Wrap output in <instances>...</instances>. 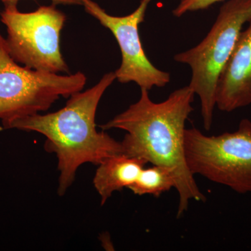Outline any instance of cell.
Returning <instances> with one entry per match:
<instances>
[{
    "label": "cell",
    "instance_id": "1",
    "mask_svg": "<svg viewBox=\"0 0 251 251\" xmlns=\"http://www.w3.org/2000/svg\"><path fill=\"white\" fill-rule=\"evenodd\" d=\"M139 100L108 123L103 130L126 131L121 142L124 154L153 166L164 167L174 176L179 196L177 218L187 211L189 202H206L186 162V122L193 111L195 94L189 86L174 91L163 101L155 103L149 91L140 89Z\"/></svg>",
    "mask_w": 251,
    "mask_h": 251
},
{
    "label": "cell",
    "instance_id": "2",
    "mask_svg": "<svg viewBox=\"0 0 251 251\" xmlns=\"http://www.w3.org/2000/svg\"><path fill=\"white\" fill-rule=\"evenodd\" d=\"M115 80V72L105 74L92 88L71 96L58 111L18 119L5 128L35 131L46 137L45 150L58 158L59 196L67 192L84 163L99 166L109 157L123 153L120 142L96 128L99 101Z\"/></svg>",
    "mask_w": 251,
    "mask_h": 251
},
{
    "label": "cell",
    "instance_id": "3",
    "mask_svg": "<svg viewBox=\"0 0 251 251\" xmlns=\"http://www.w3.org/2000/svg\"><path fill=\"white\" fill-rule=\"evenodd\" d=\"M251 21V0H226L210 31L198 45L175 54L187 64L192 76L190 88L199 97L204 128L211 129L221 74L233 52L244 25Z\"/></svg>",
    "mask_w": 251,
    "mask_h": 251
},
{
    "label": "cell",
    "instance_id": "4",
    "mask_svg": "<svg viewBox=\"0 0 251 251\" xmlns=\"http://www.w3.org/2000/svg\"><path fill=\"white\" fill-rule=\"evenodd\" d=\"M86 82L81 72L59 75L21 67L0 34V119L4 128L18 119L49 110L60 97L80 92Z\"/></svg>",
    "mask_w": 251,
    "mask_h": 251
},
{
    "label": "cell",
    "instance_id": "5",
    "mask_svg": "<svg viewBox=\"0 0 251 251\" xmlns=\"http://www.w3.org/2000/svg\"><path fill=\"white\" fill-rule=\"evenodd\" d=\"M185 155L193 175L224 185L241 194L251 192V121L244 119L232 133L208 136L186 128Z\"/></svg>",
    "mask_w": 251,
    "mask_h": 251
},
{
    "label": "cell",
    "instance_id": "6",
    "mask_svg": "<svg viewBox=\"0 0 251 251\" xmlns=\"http://www.w3.org/2000/svg\"><path fill=\"white\" fill-rule=\"evenodd\" d=\"M0 19L7 29L6 45L18 64L39 72L69 73L60 50V34L67 16L55 5L30 13L18 11L17 3H4Z\"/></svg>",
    "mask_w": 251,
    "mask_h": 251
},
{
    "label": "cell",
    "instance_id": "7",
    "mask_svg": "<svg viewBox=\"0 0 251 251\" xmlns=\"http://www.w3.org/2000/svg\"><path fill=\"white\" fill-rule=\"evenodd\" d=\"M82 1L85 11L111 31L120 46L122 63L115 72L118 82H135L140 89L148 91L155 87H166L171 82L169 73L160 70L150 62L140 40L139 26L145 21L152 0H141L138 7L125 16H111L92 0Z\"/></svg>",
    "mask_w": 251,
    "mask_h": 251
},
{
    "label": "cell",
    "instance_id": "8",
    "mask_svg": "<svg viewBox=\"0 0 251 251\" xmlns=\"http://www.w3.org/2000/svg\"><path fill=\"white\" fill-rule=\"evenodd\" d=\"M248 24L219 78L216 103L221 111L232 112L251 104V21Z\"/></svg>",
    "mask_w": 251,
    "mask_h": 251
},
{
    "label": "cell",
    "instance_id": "9",
    "mask_svg": "<svg viewBox=\"0 0 251 251\" xmlns=\"http://www.w3.org/2000/svg\"><path fill=\"white\" fill-rule=\"evenodd\" d=\"M146 162L124 153L109 157L99 165L94 177V185L105 204L112 193L129 188L138 179Z\"/></svg>",
    "mask_w": 251,
    "mask_h": 251
},
{
    "label": "cell",
    "instance_id": "10",
    "mask_svg": "<svg viewBox=\"0 0 251 251\" xmlns=\"http://www.w3.org/2000/svg\"><path fill=\"white\" fill-rule=\"evenodd\" d=\"M173 188H175V180L171 172L164 167L153 166L143 168L128 188L138 196L152 195L158 198Z\"/></svg>",
    "mask_w": 251,
    "mask_h": 251
},
{
    "label": "cell",
    "instance_id": "11",
    "mask_svg": "<svg viewBox=\"0 0 251 251\" xmlns=\"http://www.w3.org/2000/svg\"><path fill=\"white\" fill-rule=\"evenodd\" d=\"M226 0H179V4L173 11L175 17L181 18L188 12L209 9L216 3Z\"/></svg>",
    "mask_w": 251,
    "mask_h": 251
},
{
    "label": "cell",
    "instance_id": "12",
    "mask_svg": "<svg viewBox=\"0 0 251 251\" xmlns=\"http://www.w3.org/2000/svg\"><path fill=\"white\" fill-rule=\"evenodd\" d=\"M3 3L16 2L19 0H1ZM54 4H62L69 5H82V0H51Z\"/></svg>",
    "mask_w": 251,
    "mask_h": 251
}]
</instances>
